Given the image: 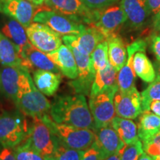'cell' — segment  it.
<instances>
[{"label": "cell", "instance_id": "cell-31", "mask_svg": "<svg viewBox=\"0 0 160 160\" xmlns=\"http://www.w3.org/2000/svg\"><path fill=\"white\" fill-rule=\"evenodd\" d=\"M17 160H45L44 158L37 153L27 139H25L21 144L13 148Z\"/></svg>", "mask_w": 160, "mask_h": 160}, {"label": "cell", "instance_id": "cell-34", "mask_svg": "<svg viewBox=\"0 0 160 160\" xmlns=\"http://www.w3.org/2000/svg\"><path fill=\"white\" fill-rule=\"evenodd\" d=\"M143 152L142 143L138 139L134 142L125 145L122 151L121 160H138Z\"/></svg>", "mask_w": 160, "mask_h": 160}, {"label": "cell", "instance_id": "cell-21", "mask_svg": "<svg viewBox=\"0 0 160 160\" xmlns=\"http://www.w3.org/2000/svg\"><path fill=\"white\" fill-rule=\"evenodd\" d=\"M1 32L17 46L20 53L30 43L25 28L17 20L8 16L5 15L4 17Z\"/></svg>", "mask_w": 160, "mask_h": 160}, {"label": "cell", "instance_id": "cell-22", "mask_svg": "<svg viewBox=\"0 0 160 160\" xmlns=\"http://www.w3.org/2000/svg\"><path fill=\"white\" fill-rule=\"evenodd\" d=\"M73 39L82 51L91 55L100 42L107 40L94 25H87L79 35L73 36Z\"/></svg>", "mask_w": 160, "mask_h": 160}, {"label": "cell", "instance_id": "cell-32", "mask_svg": "<svg viewBox=\"0 0 160 160\" xmlns=\"http://www.w3.org/2000/svg\"><path fill=\"white\" fill-rule=\"evenodd\" d=\"M142 106V111H145L147 106L152 100H159L160 101V81L155 80L151 85L148 86L141 93Z\"/></svg>", "mask_w": 160, "mask_h": 160}, {"label": "cell", "instance_id": "cell-24", "mask_svg": "<svg viewBox=\"0 0 160 160\" xmlns=\"http://www.w3.org/2000/svg\"><path fill=\"white\" fill-rule=\"evenodd\" d=\"M108 45V59L111 65L119 72L127 60V48L125 42L119 35L113 36L107 39Z\"/></svg>", "mask_w": 160, "mask_h": 160}, {"label": "cell", "instance_id": "cell-37", "mask_svg": "<svg viewBox=\"0 0 160 160\" xmlns=\"http://www.w3.org/2000/svg\"><path fill=\"white\" fill-rule=\"evenodd\" d=\"M0 160H17L13 148L0 145Z\"/></svg>", "mask_w": 160, "mask_h": 160}, {"label": "cell", "instance_id": "cell-17", "mask_svg": "<svg viewBox=\"0 0 160 160\" xmlns=\"http://www.w3.org/2000/svg\"><path fill=\"white\" fill-rule=\"evenodd\" d=\"M120 2L127 17L128 26L132 30L142 28L151 16L146 0H121Z\"/></svg>", "mask_w": 160, "mask_h": 160}, {"label": "cell", "instance_id": "cell-16", "mask_svg": "<svg viewBox=\"0 0 160 160\" xmlns=\"http://www.w3.org/2000/svg\"><path fill=\"white\" fill-rule=\"evenodd\" d=\"M22 59L21 66L30 73L35 69H41L55 73H60L59 69L45 53L33 47L29 43L20 53Z\"/></svg>", "mask_w": 160, "mask_h": 160}, {"label": "cell", "instance_id": "cell-5", "mask_svg": "<svg viewBox=\"0 0 160 160\" xmlns=\"http://www.w3.org/2000/svg\"><path fill=\"white\" fill-rule=\"evenodd\" d=\"M21 111L0 113V145L15 148L26 139L29 126Z\"/></svg>", "mask_w": 160, "mask_h": 160}, {"label": "cell", "instance_id": "cell-13", "mask_svg": "<svg viewBox=\"0 0 160 160\" xmlns=\"http://www.w3.org/2000/svg\"><path fill=\"white\" fill-rule=\"evenodd\" d=\"M40 7L28 0H0V13L16 19L25 29L33 22Z\"/></svg>", "mask_w": 160, "mask_h": 160}, {"label": "cell", "instance_id": "cell-10", "mask_svg": "<svg viewBox=\"0 0 160 160\" xmlns=\"http://www.w3.org/2000/svg\"><path fill=\"white\" fill-rule=\"evenodd\" d=\"M127 21V17L121 2L98 10V16L93 24L106 39L119 35V32Z\"/></svg>", "mask_w": 160, "mask_h": 160}, {"label": "cell", "instance_id": "cell-39", "mask_svg": "<svg viewBox=\"0 0 160 160\" xmlns=\"http://www.w3.org/2000/svg\"><path fill=\"white\" fill-rule=\"evenodd\" d=\"M149 13L154 16L160 10V0H146Z\"/></svg>", "mask_w": 160, "mask_h": 160}, {"label": "cell", "instance_id": "cell-41", "mask_svg": "<svg viewBox=\"0 0 160 160\" xmlns=\"http://www.w3.org/2000/svg\"><path fill=\"white\" fill-rule=\"evenodd\" d=\"M153 27L155 31H160V10L153 16Z\"/></svg>", "mask_w": 160, "mask_h": 160}, {"label": "cell", "instance_id": "cell-3", "mask_svg": "<svg viewBox=\"0 0 160 160\" xmlns=\"http://www.w3.org/2000/svg\"><path fill=\"white\" fill-rule=\"evenodd\" d=\"M42 119L56 139L67 147L86 151L94 143L96 134L93 130L55 122L49 114L42 116Z\"/></svg>", "mask_w": 160, "mask_h": 160}, {"label": "cell", "instance_id": "cell-44", "mask_svg": "<svg viewBox=\"0 0 160 160\" xmlns=\"http://www.w3.org/2000/svg\"><path fill=\"white\" fill-rule=\"evenodd\" d=\"M138 160H153V159H152L149 155H148L145 151H144L141 154V156H140Z\"/></svg>", "mask_w": 160, "mask_h": 160}, {"label": "cell", "instance_id": "cell-8", "mask_svg": "<svg viewBox=\"0 0 160 160\" xmlns=\"http://www.w3.org/2000/svg\"><path fill=\"white\" fill-rule=\"evenodd\" d=\"M43 6L86 25H93L97 19L98 10L88 8L81 0H45Z\"/></svg>", "mask_w": 160, "mask_h": 160}, {"label": "cell", "instance_id": "cell-25", "mask_svg": "<svg viewBox=\"0 0 160 160\" xmlns=\"http://www.w3.org/2000/svg\"><path fill=\"white\" fill-rule=\"evenodd\" d=\"M160 131V117L150 111H143L140 115L137 133L141 142L149 139Z\"/></svg>", "mask_w": 160, "mask_h": 160}, {"label": "cell", "instance_id": "cell-33", "mask_svg": "<svg viewBox=\"0 0 160 160\" xmlns=\"http://www.w3.org/2000/svg\"><path fill=\"white\" fill-rule=\"evenodd\" d=\"M144 151L153 160H160V132L142 142Z\"/></svg>", "mask_w": 160, "mask_h": 160}, {"label": "cell", "instance_id": "cell-40", "mask_svg": "<svg viewBox=\"0 0 160 160\" xmlns=\"http://www.w3.org/2000/svg\"><path fill=\"white\" fill-rule=\"evenodd\" d=\"M146 111H150L154 114L160 117V101L159 100H152L147 106Z\"/></svg>", "mask_w": 160, "mask_h": 160}, {"label": "cell", "instance_id": "cell-19", "mask_svg": "<svg viewBox=\"0 0 160 160\" xmlns=\"http://www.w3.org/2000/svg\"><path fill=\"white\" fill-rule=\"evenodd\" d=\"M66 77L75 79L78 77V68L73 52L65 45H62L56 51L46 53Z\"/></svg>", "mask_w": 160, "mask_h": 160}, {"label": "cell", "instance_id": "cell-18", "mask_svg": "<svg viewBox=\"0 0 160 160\" xmlns=\"http://www.w3.org/2000/svg\"><path fill=\"white\" fill-rule=\"evenodd\" d=\"M23 69L24 68L21 66L2 65L0 67V92L14 103Z\"/></svg>", "mask_w": 160, "mask_h": 160}, {"label": "cell", "instance_id": "cell-28", "mask_svg": "<svg viewBox=\"0 0 160 160\" xmlns=\"http://www.w3.org/2000/svg\"><path fill=\"white\" fill-rule=\"evenodd\" d=\"M111 125L125 145H129L139 139L137 126L132 120L117 116L113 118Z\"/></svg>", "mask_w": 160, "mask_h": 160}, {"label": "cell", "instance_id": "cell-42", "mask_svg": "<svg viewBox=\"0 0 160 160\" xmlns=\"http://www.w3.org/2000/svg\"><path fill=\"white\" fill-rule=\"evenodd\" d=\"M122 149L120 151L117 152V153H114V154L110 156L109 157H108L107 159L105 160H121V154H122Z\"/></svg>", "mask_w": 160, "mask_h": 160}, {"label": "cell", "instance_id": "cell-36", "mask_svg": "<svg viewBox=\"0 0 160 160\" xmlns=\"http://www.w3.org/2000/svg\"><path fill=\"white\" fill-rule=\"evenodd\" d=\"M80 160H103L99 150L97 146L93 143L88 149L86 150L82 157Z\"/></svg>", "mask_w": 160, "mask_h": 160}, {"label": "cell", "instance_id": "cell-11", "mask_svg": "<svg viewBox=\"0 0 160 160\" xmlns=\"http://www.w3.org/2000/svg\"><path fill=\"white\" fill-rule=\"evenodd\" d=\"M28 39L33 47L45 53L57 50L62 45L61 36L48 26L32 22L26 28Z\"/></svg>", "mask_w": 160, "mask_h": 160}, {"label": "cell", "instance_id": "cell-46", "mask_svg": "<svg viewBox=\"0 0 160 160\" xmlns=\"http://www.w3.org/2000/svg\"><path fill=\"white\" fill-rule=\"evenodd\" d=\"M159 36H160V33H159Z\"/></svg>", "mask_w": 160, "mask_h": 160}, {"label": "cell", "instance_id": "cell-6", "mask_svg": "<svg viewBox=\"0 0 160 160\" xmlns=\"http://www.w3.org/2000/svg\"><path fill=\"white\" fill-rule=\"evenodd\" d=\"M118 90L119 88L117 84L98 94L90 97L89 109L93 117L96 129L111 125L112 120L115 117L113 99Z\"/></svg>", "mask_w": 160, "mask_h": 160}, {"label": "cell", "instance_id": "cell-14", "mask_svg": "<svg viewBox=\"0 0 160 160\" xmlns=\"http://www.w3.org/2000/svg\"><path fill=\"white\" fill-rule=\"evenodd\" d=\"M146 46L147 44L143 39H137L128 45L127 60L117 74V85L120 91H126L135 86L136 73L133 67V58L136 52L145 51Z\"/></svg>", "mask_w": 160, "mask_h": 160}, {"label": "cell", "instance_id": "cell-2", "mask_svg": "<svg viewBox=\"0 0 160 160\" xmlns=\"http://www.w3.org/2000/svg\"><path fill=\"white\" fill-rule=\"evenodd\" d=\"M15 105L23 114L31 118L49 114L51 109V102L37 89L30 72L25 68L19 79Z\"/></svg>", "mask_w": 160, "mask_h": 160}, {"label": "cell", "instance_id": "cell-4", "mask_svg": "<svg viewBox=\"0 0 160 160\" xmlns=\"http://www.w3.org/2000/svg\"><path fill=\"white\" fill-rule=\"evenodd\" d=\"M62 39L73 52L78 68V77L69 82V85L76 93L89 96L96 73L92 67L91 55L78 47L72 35L63 36Z\"/></svg>", "mask_w": 160, "mask_h": 160}, {"label": "cell", "instance_id": "cell-1", "mask_svg": "<svg viewBox=\"0 0 160 160\" xmlns=\"http://www.w3.org/2000/svg\"><path fill=\"white\" fill-rule=\"evenodd\" d=\"M49 115L55 122L93 131L96 130L93 117L82 94L57 96L51 105Z\"/></svg>", "mask_w": 160, "mask_h": 160}, {"label": "cell", "instance_id": "cell-20", "mask_svg": "<svg viewBox=\"0 0 160 160\" xmlns=\"http://www.w3.org/2000/svg\"><path fill=\"white\" fill-rule=\"evenodd\" d=\"M32 73L33 82L41 93L48 97L57 93L62 82L61 73L41 69H36Z\"/></svg>", "mask_w": 160, "mask_h": 160}, {"label": "cell", "instance_id": "cell-15", "mask_svg": "<svg viewBox=\"0 0 160 160\" xmlns=\"http://www.w3.org/2000/svg\"><path fill=\"white\" fill-rule=\"evenodd\" d=\"M94 132L96 134L94 143L99 150L103 160L120 151L125 146L111 125L96 129Z\"/></svg>", "mask_w": 160, "mask_h": 160}, {"label": "cell", "instance_id": "cell-43", "mask_svg": "<svg viewBox=\"0 0 160 160\" xmlns=\"http://www.w3.org/2000/svg\"><path fill=\"white\" fill-rule=\"evenodd\" d=\"M157 70H156V79L157 81H160V62L157 63Z\"/></svg>", "mask_w": 160, "mask_h": 160}, {"label": "cell", "instance_id": "cell-9", "mask_svg": "<svg viewBox=\"0 0 160 160\" xmlns=\"http://www.w3.org/2000/svg\"><path fill=\"white\" fill-rule=\"evenodd\" d=\"M26 139L31 147L46 160L53 153L56 140L51 130L42 119V117H32Z\"/></svg>", "mask_w": 160, "mask_h": 160}, {"label": "cell", "instance_id": "cell-23", "mask_svg": "<svg viewBox=\"0 0 160 160\" xmlns=\"http://www.w3.org/2000/svg\"><path fill=\"white\" fill-rule=\"evenodd\" d=\"M117 71L110 62L105 68L96 72L89 97L98 94L100 92L117 85Z\"/></svg>", "mask_w": 160, "mask_h": 160}, {"label": "cell", "instance_id": "cell-7", "mask_svg": "<svg viewBox=\"0 0 160 160\" xmlns=\"http://www.w3.org/2000/svg\"><path fill=\"white\" fill-rule=\"evenodd\" d=\"M33 22L48 26L60 36H77L87 25L77 22L61 13L41 5L34 16Z\"/></svg>", "mask_w": 160, "mask_h": 160}, {"label": "cell", "instance_id": "cell-27", "mask_svg": "<svg viewBox=\"0 0 160 160\" xmlns=\"http://www.w3.org/2000/svg\"><path fill=\"white\" fill-rule=\"evenodd\" d=\"M0 64L8 66H21L22 59L17 46L0 31ZM22 67V66H21Z\"/></svg>", "mask_w": 160, "mask_h": 160}, {"label": "cell", "instance_id": "cell-38", "mask_svg": "<svg viewBox=\"0 0 160 160\" xmlns=\"http://www.w3.org/2000/svg\"><path fill=\"white\" fill-rule=\"evenodd\" d=\"M151 50L154 53L157 61L160 62V36L153 35L151 39Z\"/></svg>", "mask_w": 160, "mask_h": 160}, {"label": "cell", "instance_id": "cell-30", "mask_svg": "<svg viewBox=\"0 0 160 160\" xmlns=\"http://www.w3.org/2000/svg\"><path fill=\"white\" fill-rule=\"evenodd\" d=\"M55 140V151L51 157L46 160H80L82 157L85 151L71 148L59 142L56 138Z\"/></svg>", "mask_w": 160, "mask_h": 160}, {"label": "cell", "instance_id": "cell-47", "mask_svg": "<svg viewBox=\"0 0 160 160\" xmlns=\"http://www.w3.org/2000/svg\"><path fill=\"white\" fill-rule=\"evenodd\" d=\"M159 132H160V131H159Z\"/></svg>", "mask_w": 160, "mask_h": 160}, {"label": "cell", "instance_id": "cell-26", "mask_svg": "<svg viewBox=\"0 0 160 160\" xmlns=\"http://www.w3.org/2000/svg\"><path fill=\"white\" fill-rule=\"evenodd\" d=\"M133 67L136 75L148 83L156 79V70L145 53V51L136 52L133 58Z\"/></svg>", "mask_w": 160, "mask_h": 160}, {"label": "cell", "instance_id": "cell-35", "mask_svg": "<svg viewBox=\"0 0 160 160\" xmlns=\"http://www.w3.org/2000/svg\"><path fill=\"white\" fill-rule=\"evenodd\" d=\"M86 7L91 10H101L119 3L121 0H81Z\"/></svg>", "mask_w": 160, "mask_h": 160}, {"label": "cell", "instance_id": "cell-29", "mask_svg": "<svg viewBox=\"0 0 160 160\" xmlns=\"http://www.w3.org/2000/svg\"><path fill=\"white\" fill-rule=\"evenodd\" d=\"M92 67L95 72L102 70L109 63L108 41L100 42L91 54Z\"/></svg>", "mask_w": 160, "mask_h": 160}, {"label": "cell", "instance_id": "cell-45", "mask_svg": "<svg viewBox=\"0 0 160 160\" xmlns=\"http://www.w3.org/2000/svg\"><path fill=\"white\" fill-rule=\"evenodd\" d=\"M28 1L31 2L35 4V5H42L44 2H45V0H28Z\"/></svg>", "mask_w": 160, "mask_h": 160}, {"label": "cell", "instance_id": "cell-12", "mask_svg": "<svg viewBox=\"0 0 160 160\" xmlns=\"http://www.w3.org/2000/svg\"><path fill=\"white\" fill-rule=\"evenodd\" d=\"M116 113L118 117L135 119L142 113L141 93L133 86L126 91L118 90L113 99Z\"/></svg>", "mask_w": 160, "mask_h": 160}]
</instances>
